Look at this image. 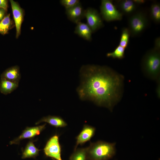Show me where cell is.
<instances>
[{
  "instance_id": "8992f818",
  "label": "cell",
  "mask_w": 160,
  "mask_h": 160,
  "mask_svg": "<svg viewBox=\"0 0 160 160\" xmlns=\"http://www.w3.org/2000/svg\"><path fill=\"white\" fill-rule=\"evenodd\" d=\"M44 150L47 156L56 160H62L61 158V147L58 135H55L49 139Z\"/></svg>"
},
{
  "instance_id": "d4e9b609",
  "label": "cell",
  "mask_w": 160,
  "mask_h": 160,
  "mask_svg": "<svg viewBox=\"0 0 160 160\" xmlns=\"http://www.w3.org/2000/svg\"><path fill=\"white\" fill-rule=\"evenodd\" d=\"M6 11L3 9L0 8V22L3 19L6 14Z\"/></svg>"
},
{
  "instance_id": "9c48e42d",
  "label": "cell",
  "mask_w": 160,
  "mask_h": 160,
  "mask_svg": "<svg viewBox=\"0 0 160 160\" xmlns=\"http://www.w3.org/2000/svg\"><path fill=\"white\" fill-rule=\"evenodd\" d=\"M46 124L32 127H27L17 137L10 142V144H18L20 141L23 139L31 138L39 135L45 128Z\"/></svg>"
},
{
  "instance_id": "ac0fdd59",
  "label": "cell",
  "mask_w": 160,
  "mask_h": 160,
  "mask_svg": "<svg viewBox=\"0 0 160 160\" xmlns=\"http://www.w3.org/2000/svg\"><path fill=\"white\" fill-rule=\"evenodd\" d=\"M12 25L10 14L6 15L0 22V34L5 35L8 33Z\"/></svg>"
},
{
  "instance_id": "277c9868",
  "label": "cell",
  "mask_w": 160,
  "mask_h": 160,
  "mask_svg": "<svg viewBox=\"0 0 160 160\" xmlns=\"http://www.w3.org/2000/svg\"><path fill=\"white\" fill-rule=\"evenodd\" d=\"M148 20L145 14L138 12L133 14L128 20V28L130 35L135 36L141 33L147 27Z\"/></svg>"
},
{
  "instance_id": "4316f807",
  "label": "cell",
  "mask_w": 160,
  "mask_h": 160,
  "mask_svg": "<svg viewBox=\"0 0 160 160\" xmlns=\"http://www.w3.org/2000/svg\"><path fill=\"white\" fill-rule=\"evenodd\" d=\"M133 1L136 4H142L145 3V1L144 0H133Z\"/></svg>"
},
{
  "instance_id": "484cf974",
  "label": "cell",
  "mask_w": 160,
  "mask_h": 160,
  "mask_svg": "<svg viewBox=\"0 0 160 160\" xmlns=\"http://www.w3.org/2000/svg\"><path fill=\"white\" fill-rule=\"evenodd\" d=\"M160 39L157 38L155 41V45L154 48L157 49H160Z\"/></svg>"
},
{
  "instance_id": "e0dca14e",
  "label": "cell",
  "mask_w": 160,
  "mask_h": 160,
  "mask_svg": "<svg viewBox=\"0 0 160 160\" xmlns=\"http://www.w3.org/2000/svg\"><path fill=\"white\" fill-rule=\"evenodd\" d=\"M40 150L35 146L32 141H30L28 143L23 151L22 158H35L39 155Z\"/></svg>"
},
{
  "instance_id": "d6986e66",
  "label": "cell",
  "mask_w": 160,
  "mask_h": 160,
  "mask_svg": "<svg viewBox=\"0 0 160 160\" xmlns=\"http://www.w3.org/2000/svg\"><path fill=\"white\" fill-rule=\"evenodd\" d=\"M87 148L76 149L71 155L70 160H86Z\"/></svg>"
},
{
  "instance_id": "4fadbf2b",
  "label": "cell",
  "mask_w": 160,
  "mask_h": 160,
  "mask_svg": "<svg viewBox=\"0 0 160 160\" xmlns=\"http://www.w3.org/2000/svg\"><path fill=\"white\" fill-rule=\"evenodd\" d=\"M76 24L74 33L87 40L91 41L92 32L87 24L80 22Z\"/></svg>"
},
{
  "instance_id": "7a4b0ae2",
  "label": "cell",
  "mask_w": 160,
  "mask_h": 160,
  "mask_svg": "<svg viewBox=\"0 0 160 160\" xmlns=\"http://www.w3.org/2000/svg\"><path fill=\"white\" fill-rule=\"evenodd\" d=\"M160 49L154 48L148 51L141 62L143 73L147 78L157 81L160 80Z\"/></svg>"
},
{
  "instance_id": "7402d4cb",
  "label": "cell",
  "mask_w": 160,
  "mask_h": 160,
  "mask_svg": "<svg viewBox=\"0 0 160 160\" xmlns=\"http://www.w3.org/2000/svg\"><path fill=\"white\" fill-rule=\"evenodd\" d=\"M125 49V48L119 45L113 52L107 53L106 56L113 58L123 59L124 56Z\"/></svg>"
},
{
  "instance_id": "ba28073f",
  "label": "cell",
  "mask_w": 160,
  "mask_h": 160,
  "mask_svg": "<svg viewBox=\"0 0 160 160\" xmlns=\"http://www.w3.org/2000/svg\"><path fill=\"white\" fill-rule=\"evenodd\" d=\"M16 28V37L17 38L21 33V26L24 16L23 9L18 4L13 0H10Z\"/></svg>"
},
{
  "instance_id": "3957f363",
  "label": "cell",
  "mask_w": 160,
  "mask_h": 160,
  "mask_svg": "<svg viewBox=\"0 0 160 160\" xmlns=\"http://www.w3.org/2000/svg\"><path fill=\"white\" fill-rule=\"evenodd\" d=\"M115 143L102 141L91 143L87 148V158L89 160H108L115 155Z\"/></svg>"
},
{
  "instance_id": "30bf717a",
  "label": "cell",
  "mask_w": 160,
  "mask_h": 160,
  "mask_svg": "<svg viewBox=\"0 0 160 160\" xmlns=\"http://www.w3.org/2000/svg\"><path fill=\"white\" fill-rule=\"evenodd\" d=\"M85 10L80 2L71 8L65 9V13L68 18L76 24L85 17Z\"/></svg>"
},
{
  "instance_id": "5bb4252c",
  "label": "cell",
  "mask_w": 160,
  "mask_h": 160,
  "mask_svg": "<svg viewBox=\"0 0 160 160\" xmlns=\"http://www.w3.org/2000/svg\"><path fill=\"white\" fill-rule=\"evenodd\" d=\"M41 122L48 123L56 127H64L67 126L66 123L60 117L56 116H48L43 117L36 123L38 124Z\"/></svg>"
},
{
  "instance_id": "83f0119b",
  "label": "cell",
  "mask_w": 160,
  "mask_h": 160,
  "mask_svg": "<svg viewBox=\"0 0 160 160\" xmlns=\"http://www.w3.org/2000/svg\"><path fill=\"white\" fill-rule=\"evenodd\" d=\"M158 82V85L156 89V92L158 97H160V80L157 81Z\"/></svg>"
},
{
  "instance_id": "44dd1931",
  "label": "cell",
  "mask_w": 160,
  "mask_h": 160,
  "mask_svg": "<svg viewBox=\"0 0 160 160\" xmlns=\"http://www.w3.org/2000/svg\"><path fill=\"white\" fill-rule=\"evenodd\" d=\"M130 35L128 28H124L122 30L119 45L126 49L128 45Z\"/></svg>"
},
{
  "instance_id": "9a60e30c",
  "label": "cell",
  "mask_w": 160,
  "mask_h": 160,
  "mask_svg": "<svg viewBox=\"0 0 160 160\" xmlns=\"http://www.w3.org/2000/svg\"><path fill=\"white\" fill-rule=\"evenodd\" d=\"M116 4L121 11L124 13L129 15L132 13L136 9V4L131 0L117 1Z\"/></svg>"
},
{
  "instance_id": "cb8c5ba5",
  "label": "cell",
  "mask_w": 160,
  "mask_h": 160,
  "mask_svg": "<svg viewBox=\"0 0 160 160\" xmlns=\"http://www.w3.org/2000/svg\"><path fill=\"white\" fill-rule=\"evenodd\" d=\"M8 7V1L7 0H0V8L7 10Z\"/></svg>"
},
{
  "instance_id": "603a6c76",
  "label": "cell",
  "mask_w": 160,
  "mask_h": 160,
  "mask_svg": "<svg viewBox=\"0 0 160 160\" xmlns=\"http://www.w3.org/2000/svg\"><path fill=\"white\" fill-rule=\"evenodd\" d=\"M60 2L65 9H67L74 6L80 2L79 0H61L60 1Z\"/></svg>"
},
{
  "instance_id": "8fae6325",
  "label": "cell",
  "mask_w": 160,
  "mask_h": 160,
  "mask_svg": "<svg viewBox=\"0 0 160 160\" xmlns=\"http://www.w3.org/2000/svg\"><path fill=\"white\" fill-rule=\"evenodd\" d=\"M95 131L94 127L87 125H84L82 130L76 137V143L74 150L76 149L79 145H82L90 140L94 135Z\"/></svg>"
},
{
  "instance_id": "52a82bcc",
  "label": "cell",
  "mask_w": 160,
  "mask_h": 160,
  "mask_svg": "<svg viewBox=\"0 0 160 160\" xmlns=\"http://www.w3.org/2000/svg\"><path fill=\"white\" fill-rule=\"evenodd\" d=\"M85 17L87 24L91 28L92 32L99 29L103 26L102 18L95 9L89 7L85 10Z\"/></svg>"
},
{
  "instance_id": "6da1fadb",
  "label": "cell",
  "mask_w": 160,
  "mask_h": 160,
  "mask_svg": "<svg viewBox=\"0 0 160 160\" xmlns=\"http://www.w3.org/2000/svg\"><path fill=\"white\" fill-rule=\"evenodd\" d=\"M77 89L80 99L89 100L112 111L123 94L124 76L106 66L87 65L80 70Z\"/></svg>"
},
{
  "instance_id": "2e32d148",
  "label": "cell",
  "mask_w": 160,
  "mask_h": 160,
  "mask_svg": "<svg viewBox=\"0 0 160 160\" xmlns=\"http://www.w3.org/2000/svg\"><path fill=\"white\" fill-rule=\"evenodd\" d=\"M18 84L4 79L1 78L0 92L1 93L5 95L9 94L17 88Z\"/></svg>"
},
{
  "instance_id": "7c38bea8",
  "label": "cell",
  "mask_w": 160,
  "mask_h": 160,
  "mask_svg": "<svg viewBox=\"0 0 160 160\" xmlns=\"http://www.w3.org/2000/svg\"><path fill=\"white\" fill-rule=\"evenodd\" d=\"M21 77L20 68L17 65L13 66L7 68L1 75V79H4L18 84H19Z\"/></svg>"
},
{
  "instance_id": "ffe728a7",
  "label": "cell",
  "mask_w": 160,
  "mask_h": 160,
  "mask_svg": "<svg viewBox=\"0 0 160 160\" xmlns=\"http://www.w3.org/2000/svg\"><path fill=\"white\" fill-rule=\"evenodd\" d=\"M150 14L152 19L156 23L160 22V5L157 3L151 5L150 9Z\"/></svg>"
},
{
  "instance_id": "f1b7e54d",
  "label": "cell",
  "mask_w": 160,
  "mask_h": 160,
  "mask_svg": "<svg viewBox=\"0 0 160 160\" xmlns=\"http://www.w3.org/2000/svg\"><path fill=\"white\" fill-rule=\"evenodd\" d=\"M53 159V160H56L55 159Z\"/></svg>"
},
{
  "instance_id": "5b68a950",
  "label": "cell",
  "mask_w": 160,
  "mask_h": 160,
  "mask_svg": "<svg viewBox=\"0 0 160 160\" xmlns=\"http://www.w3.org/2000/svg\"><path fill=\"white\" fill-rule=\"evenodd\" d=\"M100 9L103 18L107 21L120 20L122 18V13L117 9L111 0H102Z\"/></svg>"
}]
</instances>
